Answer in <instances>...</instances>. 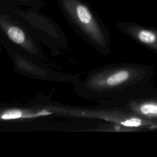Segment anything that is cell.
Instances as JSON below:
<instances>
[{
  "label": "cell",
  "mask_w": 157,
  "mask_h": 157,
  "mask_svg": "<svg viewBox=\"0 0 157 157\" xmlns=\"http://www.w3.org/2000/svg\"><path fill=\"white\" fill-rule=\"evenodd\" d=\"M1 44L0 43V55H1V52H2V48H1ZM1 66V59H0V66Z\"/></svg>",
  "instance_id": "10"
},
{
  "label": "cell",
  "mask_w": 157,
  "mask_h": 157,
  "mask_svg": "<svg viewBox=\"0 0 157 157\" xmlns=\"http://www.w3.org/2000/svg\"><path fill=\"white\" fill-rule=\"evenodd\" d=\"M153 70L139 64L103 66L88 72L73 85L75 93L85 99H96L132 89L147 83Z\"/></svg>",
  "instance_id": "1"
},
{
  "label": "cell",
  "mask_w": 157,
  "mask_h": 157,
  "mask_svg": "<svg viewBox=\"0 0 157 157\" xmlns=\"http://www.w3.org/2000/svg\"><path fill=\"white\" fill-rule=\"evenodd\" d=\"M55 115L71 117L98 119L106 123L120 125L131 131L150 128L156 123L140 118L126 109L113 108L79 107L60 104H47Z\"/></svg>",
  "instance_id": "3"
},
{
  "label": "cell",
  "mask_w": 157,
  "mask_h": 157,
  "mask_svg": "<svg viewBox=\"0 0 157 157\" xmlns=\"http://www.w3.org/2000/svg\"><path fill=\"white\" fill-rule=\"evenodd\" d=\"M117 26L137 43L157 54V29L130 23H119Z\"/></svg>",
  "instance_id": "8"
},
{
  "label": "cell",
  "mask_w": 157,
  "mask_h": 157,
  "mask_svg": "<svg viewBox=\"0 0 157 157\" xmlns=\"http://www.w3.org/2000/svg\"><path fill=\"white\" fill-rule=\"evenodd\" d=\"M54 115V112L47 105L30 107L2 106L0 107V123L32 121L50 118Z\"/></svg>",
  "instance_id": "7"
},
{
  "label": "cell",
  "mask_w": 157,
  "mask_h": 157,
  "mask_svg": "<svg viewBox=\"0 0 157 157\" xmlns=\"http://www.w3.org/2000/svg\"><path fill=\"white\" fill-rule=\"evenodd\" d=\"M0 43L31 58L44 62L47 59L42 44L9 13L0 12Z\"/></svg>",
  "instance_id": "5"
},
{
  "label": "cell",
  "mask_w": 157,
  "mask_h": 157,
  "mask_svg": "<svg viewBox=\"0 0 157 157\" xmlns=\"http://www.w3.org/2000/svg\"><path fill=\"white\" fill-rule=\"evenodd\" d=\"M124 109L140 118L157 123V98L130 99Z\"/></svg>",
  "instance_id": "9"
},
{
  "label": "cell",
  "mask_w": 157,
  "mask_h": 157,
  "mask_svg": "<svg viewBox=\"0 0 157 157\" xmlns=\"http://www.w3.org/2000/svg\"><path fill=\"white\" fill-rule=\"evenodd\" d=\"M9 13L41 44L57 55L67 50L68 42L61 29L53 21L33 12L13 10Z\"/></svg>",
  "instance_id": "4"
},
{
  "label": "cell",
  "mask_w": 157,
  "mask_h": 157,
  "mask_svg": "<svg viewBox=\"0 0 157 157\" xmlns=\"http://www.w3.org/2000/svg\"><path fill=\"white\" fill-rule=\"evenodd\" d=\"M58 1L66 18L77 33L100 54H110L109 34L90 9L80 0Z\"/></svg>",
  "instance_id": "2"
},
{
  "label": "cell",
  "mask_w": 157,
  "mask_h": 157,
  "mask_svg": "<svg viewBox=\"0 0 157 157\" xmlns=\"http://www.w3.org/2000/svg\"><path fill=\"white\" fill-rule=\"evenodd\" d=\"M2 46L12 61L13 71L21 75L45 82L72 84L79 78L77 74L55 71L45 62L26 56L9 45Z\"/></svg>",
  "instance_id": "6"
},
{
  "label": "cell",
  "mask_w": 157,
  "mask_h": 157,
  "mask_svg": "<svg viewBox=\"0 0 157 157\" xmlns=\"http://www.w3.org/2000/svg\"><path fill=\"white\" fill-rule=\"evenodd\" d=\"M18 1H23V2H31L33 0H18Z\"/></svg>",
  "instance_id": "11"
}]
</instances>
